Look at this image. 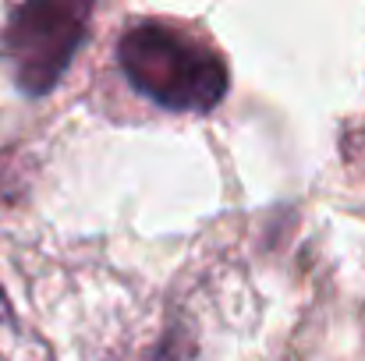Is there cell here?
Instances as JSON below:
<instances>
[{"label": "cell", "instance_id": "1", "mask_svg": "<svg viewBox=\"0 0 365 361\" xmlns=\"http://www.w3.org/2000/svg\"><path fill=\"white\" fill-rule=\"evenodd\" d=\"M118 61L145 100L174 114H206L227 96V64L163 21H135L118 43Z\"/></svg>", "mask_w": 365, "mask_h": 361}, {"label": "cell", "instance_id": "2", "mask_svg": "<svg viewBox=\"0 0 365 361\" xmlns=\"http://www.w3.org/2000/svg\"><path fill=\"white\" fill-rule=\"evenodd\" d=\"M89 4L36 0L11 11L0 32V53L11 82L25 96H46L89 36Z\"/></svg>", "mask_w": 365, "mask_h": 361}, {"label": "cell", "instance_id": "3", "mask_svg": "<svg viewBox=\"0 0 365 361\" xmlns=\"http://www.w3.org/2000/svg\"><path fill=\"white\" fill-rule=\"evenodd\" d=\"M0 361H53L36 333L18 326L4 294H0Z\"/></svg>", "mask_w": 365, "mask_h": 361}]
</instances>
